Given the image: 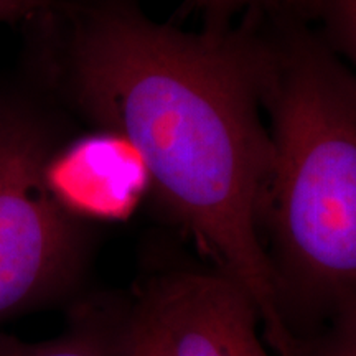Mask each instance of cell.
Returning a JSON list of instances; mask_svg holds the SVG:
<instances>
[{
  "instance_id": "3",
  "label": "cell",
  "mask_w": 356,
  "mask_h": 356,
  "mask_svg": "<svg viewBox=\"0 0 356 356\" xmlns=\"http://www.w3.org/2000/svg\"><path fill=\"white\" fill-rule=\"evenodd\" d=\"M66 118L32 83L0 88V322L68 299L91 259L89 221L48 184Z\"/></svg>"
},
{
  "instance_id": "5",
  "label": "cell",
  "mask_w": 356,
  "mask_h": 356,
  "mask_svg": "<svg viewBox=\"0 0 356 356\" xmlns=\"http://www.w3.org/2000/svg\"><path fill=\"white\" fill-rule=\"evenodd\" d=\"M48 184L66 210L86 221L126 220L150 191L149 170L131 142L99 131L58 150Z\"/></svg>"
},
{
  "instance_id": "7",
  "label": "cell",
  "mask_w": 356,
  "mask_h": 356,
  "mask_svg": "<svg viewBox=\"0 0 356 356\" xmlns=\"http://www.w3.org/2000/svg\"><path fill=\"white\" fill-rule=\"evenodd\" d=\"M317 8V0H186L184 12L202 17L203 30L221 32L251 13L315 22Z\"/></svg>"
},
{
  "instance_id": "2",
  "label": "cell",
  "mask_w": 356,
  "mask_h": 356,
  "mask_svg": "<svg viewBox=\"0 0 356 356\" xmlns=\"http://www.w3.org/2000/svg\"><path fill=\"white\" fill-rule=\"evenodd\" d=\"M270 165L257 229L293 340L356 300V73L314 22L262 17Z\"/></svg>"
},
{
  "instance_id": "4",
  "label": "cell",
  "mask_w": 356,
  "mask_h": 356,
  "mask_svg": "<svg viewBox=\"0 0 356 356\" xmlns=\"http://www.w3.org/2000/svg\"><path fill=\"white\" fill-rule=\"evenodd\" d=\"M136 296L168 356H277L267 345L254 302L216 267L160 270Z\"/></svg>"
},
{
  "instance_id": "9",
  "label": "cell",
  "mask_w": 356,
  "mask_h": 356,
  "mask_svg": "<svg viewBox=\"0 0 356 356\" xmlns=\"http://www.w3.org/2000/svg\"><path fill=\"white\" fill-rule=\"evenodd\" d=\"M315 26L356 73V0H317Z\"/></svg>"
},
{
  "instance_id": "11",
  "label": "cell",
  "mask_w": 356,
  "mask_h": 356,
  "mask_svg": "<svg viewBox=\"0 0 356 356\" xmlns=\"http://www.w3.org/2000/svg\"><path fill=\"white\" fill-rule=\"evenodd\" d=\"M53 0H0V25L30 22L42 13Z\"/></svg>"
},
{
  "instance_id": "6",
  "label": "cell",
  "mask_w": 356,
  "mask_h": 356,
  "mask_svg": "<svg viewBox=\"0 0 356 356\" xmlns=\"http://www.w3.org/2000/svg\"><path fill=\"white\" fill-rule=\"evenodd\" d=\"M126 300L91 299L74 307L60 335L29 341L0 333V356H115Z\"/></svg>"
},
{
  "instance_id": "10",
  "label": "cell",
  "mask_w": 356,
  "mask_h": 356,
  "mask_svg": "<svg viewBox=\"0 0 356 356\" xmlns=\"http://www.w3.org/2000/svg\"><path fill=\"white\" fill-rule=\"evenodd\" d=\"M115 356H168L157 325L137 296L126 300Z\"/></svg>"
},
{
  "instance_id": "8",
  "label": "cell",
  "mask_w": 356,
  "mask_h": 356,
  "mask_svg": "<svg viewBox=\"0 0 356 356\" xmlns=\"http://www.w3.org/2000/svg\"><path fill=\"white\" fill-rule=\"evenodd\" d=\"M297 356H356V300L338 304L297 338Z\"/></svg>"
},
{
  "instance_id": "1",
  "label": "cell",
  "mask_w": 356,
  "mask_h": 356,
  "mask_svg": "<svg viewBox=\"0 0 356 356\" xmlns=\"http://www.w3.org/2000/svg\"><path fill=\"white\" fill-rule=\"evenodd\" d=\"M261 20L185 32L142 0H53L25 25L32 81L66 115L131 142L160 215L248 292L269 348L296 356L257 229L270 165Z\"/></svg>"
}]
</instances>
